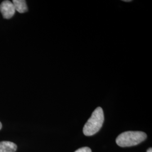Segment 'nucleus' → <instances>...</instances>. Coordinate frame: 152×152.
<instances>
[{
  "label": "nucleus",
  "mask_w": 152,
  "mask_h": 152,
  "mask_svg": "<svg viewBox=\"0 0 152 152\" xmlns=\"http://www.w3.org/2000/svg\"><path fill=\"white\" fill-rule=\"evenodd\" d=\"M104 121L103 110L98 107L91 114L90 118L83 127V132L86 136H92L96 134L102 128Z\"/></svg>",
  "instance_id": "obj_1"
},
{
  "label": "nucleus",
  "mask_w": 152,
  "mask_h": 152,
  "mask_svg": "<svg viewBox=\"0 0 152 152\" xmlns=\"http://www.w3.org/2000/svg\"><path fill=\"white\" fill-rule=\"evenodd\" d=\"M146 138L147 134L144 132L126 131L117 137L116 143L120 147H132L144 141Z\"/></svg>",
  "instance_id": "obj_2"
},
{
  "label": "nucleus",
  "mask_w": 152,
  "mask_h": 152,
  "mask_svg": "<svg viewBox=\"0 0 152 152\" xmlns=\"http://www.w3.org/2000/svg\"><path fill=\"white\" fill-rule=\"evenodd\" d=\"M0 11L4 18L10 19L16 11L12 2L10 1H4L0 5Z\"/></svg>",
  "instance_id": "obj_3"
},
{
  "label": "nucleus",
  "mask_w": 152,
  "mask_h": 152,
  "mask_svg": "<svg viewBox=\"0 0 152 152\" xmlns=\"http://www.w3.org/2000/svg\"><path fill=\"white\" fill-rule=\"evenodd\" d=\"M17 145L15 143L10 141L0 142V152H15Z\"/></svg>",
  "instance_id": "obj_4"
},
{
  "label": "nucleus",
  "mask_w": 152,
  "mask_h": 152,
  "mask_svg": "<svg viewBox=\"0 0 152 152\" xmlns=\"http://www.w3.org/2000/svg\"><path fill=\"white\" fill-rule=\"evenodd\" d=\"M12 4L14 6L15 11H18L20 13H24L28 11L26 1L24 0H14Z\"/></svg>",
  "instance_id": "obj_5"
},
{
  "label": "nucleus",
  "mask_w": 152,
  "mask_h": 152,
  "mask_svg": "<svg viewBox=\"0 0 152 152\" xmlns=\"http://www.w3.org/2000/svg\"><path fill=\"white\" fill-rule=\"evenodd\" d=\"M75 152H92L90 148L88 147H83L78 149Z\"/></svg>",
  "instance_id": "obj_6"
},
{
  "label": "nucleus",
  "mask_w": 152,
  "mask_h": 152,
  "mask_svg": "<svg viewBox=\"0 0 152 152\" xmlns=\"http://www.w3.org/2000/svg\"><path fill=\"white\" fill-rule=\"evenodd\" d=\"M147 152H152V148H149V149L147 150Z\"/></svg>",
  "instance_id": "obj_7"
},
{
  "label": "nucleus",
  "mask_w": 152,
  "mask_h": 152,
  "mask_svg": "<svg viewBox=\"0 0 152 152\" xmlns=\"http://www.w3.org/2000/svg\"><path fill=\"white\" fill-rule=\"evenodd\" d=\"M123 1H124V2H131V0H124Z\"/></svg>",
  "instance_id": "obj_8"
},
{
  "label": "nucleus",
  "mask_w": 152,
  "mask_h": 152,
  "mask_svg": "<svg viewBox=\"0 0 152 152\" xmlns=\"http://www.w3.org/2000/svg\"><path fill=\"white\" fill-rule=\"evenodd\" d=\"M1 128H2V124H1V123L0 122V130L1 129Z\"/></svg>",
  "instance_id": "obj_9"
}]
</instances>
